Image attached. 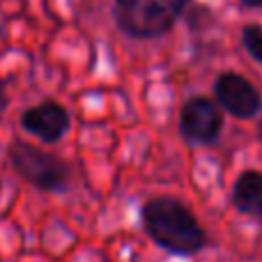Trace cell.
I'll return each instance as SVG.
<instances>
[{"mask_svg": "<svg viewBox=\"0 0 262 262\" xmlns=\"http://www.w3.org/2000/svg\"><path fill=\"white\" fill-rule=\"evenodd\" d=\"M0 35H3V28H0Z\"/></svg>", "mask_w": 262, "mask_h": 262, "instance_id": "7c38bea8", "label": "cell"}, {"mask_svg": "<svg viewBox=\"0 0 262 262\" xmlns=\"http://www.w3.org/2000/svg\"><path fill=\"white\" fill-rule=\"evenodd\" d=\"M246 7H262V0H242Z\"/></svg>", "mask_w": 262, "mask_h": 262, "instance_id": "30bf717a", "label": "cell"}, {"mask_svg": "<svg viewBox=\"0 0 262 262\" xmlns=\"http://www.w3.org/2000/svg\"><path fill=\"white\" fill-rule=\"evenodd\" d=\"M214 95H216L223 111H228L230 115H235L239 120L253 118L262 108L260 92L253 88V83L246 81L239 74L232 72L221 74L216 78V83H214Z\"/></svg>", "mask_w": 262, "mask_h": 262, "instance_id": "8992f818", "label": "cell"}, {"mask_svg": "<svg viewBox=\"0 0 262 262\" xmlns=\"http://www.w3.org/2000/svg\"><path fill=\"white\" fill-rule=\"evenodd\" d=\"M9 108V92H7V81L0 78V122H3L5 113Z\"/></svg>", "mask_w": 262, "mask_h": 262, "instance_id": "9c48e42d", "label": "cell"}, {"mask_svg": "<svg viewBox=\"0 0 262 262\" xmlns=\"http://www.w3.org/2000/svg\"><path fill=\"white\" fill-rule=\"evenodd\" d=\"M21 127L46 145H55L67 136L72 115L58 99H41L21 113Z\"/></svg>", "mask_w": 262, "mask_h": 262, "instance_id": "5b68a950", "label": "cell"}, {"mask_svg": "<svg viewBox=\"0 0 262 262\" xmlns=\"http://www.w3.org/2000/svg\"><path fill=\"white\" fill-rule=\"evenodd\" d=\"M244 49L251 53V58L262 62V26H246L242 30Z\"/></svg>", "mask_w": 262, "mask_h": 262, "instance_id": "ba28073f", "label": "cell"}, {"mask_svg": "<svg viewBox=\"0 0 262 262\" xmlns=\"http://www.w3.org/2000/svg\"><path fill=\"white\" fill-rule=\"evenodd\" d=\"M140 221L149 239L172 255L189 258L207 246V235L195 214L170 195L147 200L140 207Z\"/></svg>", "mask_w": 262, "mask_h": 262, "instance_id": "6da1fadb", "label": "cell"}, {"mask_svg": "<svg viewBox=\"0 0 262 262\" xmlns=\"http://www.w3.org/2000/svg\"><path fill=\"white\" fill-rule=\"evenodd\" d=\"M189 0H113V21L131 39L163 37L182 16Z\"/></svg>", "mask_w": 262, "mask_h": 262, "instance_id": "7a4b0ae2", "label": "cell"}, {"mask_svg": "<svg viewBox=\"0 0 262 262\" xmlns=\"http://www.w3.org/2000/svg\"><path fill=\"white\" fill-rule=\"evenodd\" d=\"M223 118L212 99L191 97L180 111V134L191 145H212L221 136Z\"/></svg>", "mask_w": 262, "mask_h": 262, "instance_id": "277c9868", "label": "cell"}, {"mask_svg": "<svg viewBox=\"0 0 262 262\" xmlns=\"http://www.w3.org/2000/svg\"><path fill=\"white\" fill-rule=\"evenodd\" d=\"M230 200L239 214L262 221V172L244 170L232 184Z\"/></svg>", "mask_w": 262, "mask_h": 262, "instance_id": "52a82bcc", "label": "cell"}, {"mask_svg": "<svg viewBox=\"0 0 262 262\" xmlns=\"http://www.w3.org/2000/svg\"><path fill=\"white\" fill-rule=\"evenodd\" d=\"M9 166L21 180L44 193H62L72 182V166L62 157L26 140H14L7 149Z\"/></svg>", "mask_w": 262, "mask_h": 262, "instance_id": "3957f363", "label": "cell"}, {"mask_svg": "<svg viewBox=\"0 0 262 262\" xmlns=\"http://www.w3.org/2000/svg\"><path fill=\"white\" fill-rule=\"evenodd\" d=\"M260 138H262V124H260Z\"/></svg>", "mask_w": 262, "mask_h": 262, "instance_id": "8fae6325", "label": "cell"}]
</instances>
